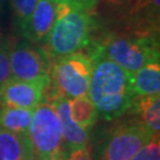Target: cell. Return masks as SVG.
<instances>
[{
    "label": "cell",
    "mask_w": 160,
    "mask_h": 160,
    "mask_svg": "<svg viewBox=\"0 0 160 160\" xmlns=\"http://www.w3.org/2000/svg\"><path fill=\"white\" fill-rule=\"evenodd\" d=\"M155 135L159 134H154L139 121L122 123L109 134L100 160H129Z\"/></svg>",
    "instance_id": "obj_7"
},
{
    "label": "cell",
    "mask_w": 160,
    "mask_h": 160,
    "mask_svg": "<svg viewBox=\"0 0 160 160\" xmlns=\"http://www.w3.org/2000/svg\"><path fill=\"white\" fill-rule=\"evenodd\" d=\"M96 25L92 12L56 2V18L43 48L53 58L80 52L90 44Z\"/></svg>",
    "instance_id": "obj_3"
},
{
    "label": "cell",
    "mask_w": 160,
    "mask_h": 160,
    "mask_svg": "<svg viewBox=\"0 0 160 160\" xmlns=\"http://www.w3.org/2000/svg\"><path fill=\"white\" fill-rule=\"evenodd\" d=\"M46 102L51 103L53 106L59 118L61 125H62V134H63V148L69 153L74 149L88 147L89 134L86 128L81 127L72 119V116L70 114L68 98L57 94Z\"/></svg>",
    "instance_id": "obj_9"
},
{
    "label": "cell",
    "mask_w": 160,
    "mask_h": 160,
    "mask_svg": "<svg viewBox=\"0 0 160 160\" xmlns=\"http://www.w3.org/2000/svg\"><path fill=\"white\" fill-rule=\"evenodd\" d=\"M125 20L133 24L159 28V0H133Z\"/></svg>",
    "instance_id": "obj_15"
},
{
    "label": "cell",
    "mask_w": 160,
    "mask_h": 160,
    "mask_svg": "<svg viewBox=\"0 0 160 160\" xmlns=\"http://www.w3.org/2000/svg\"><path fill=\"white\" fill-rule=\"evenodd\" d=\"M51 64V57L43 46L26 39L12 45L10 52L12 78L26 82H50Z\"/></svg>",
    "instance_id": "obj_5"
},
{
    "label": "cell",
    "mask_w": 160,
    "mask_h": 160,
    "mask_svg": "<svg viewBox=\"0 0 160 160\" xmlns=\"http://www.w3.org/2000/svg\"><path fill=\"white\" fill-rule=\"evenodd\" d=\"M68 101L69 107H70V114L81 127L87 129L96 123L98 120V113L95 104L92 103L88 95L71 98Z\"/></svg>",
    "instance_id": "obj_16"
},
{
    "label": "cell",
    "mask_w": 160,
    "mask_h": 160,
    "mask_svg": "<svg viewBox=\"0 0 160 160\" xmlns=\"http://www.w3.org/2000/svg\"><path fill=\"white\" fill-rule=\"evenodd\" d=\"M4 4H5V0H0V12H1L2 7H4Z\"/></svg>",
    "instance_id": "obj_24"
},
{
    "label": "cell",
    "mask_w": 160,
    "mask_h": 160,
    "mask_svg": "<svg viewBox=\"0 0 160 160\" xmlns=\"http://www.w3.org/2000/svg\"><path fill=\"white\" fill-rule=\"evenodd\" d=\"M50 82L26 81L11 78L0 88V106L34 109L44 101V92Z\"/></svg>",
    "instance_id": "obj_8"
},
{
    "label": "cell",
    "mask_w": 160,
    "mask_h": 160,
    "mask_svg": "<svg viewBox=\"0 0 160 160\" xmlns=\"http://www.w3.org/2000/svg\"><path fill=\"white\" fill-rule=\"evenodd\" d=\"M13 43L0 38V88L12 78L10 52Z\"/></svg>",
    "instance_id": "obj_18"
},
{
    "label": "cell",
    "mask_w": 160,
    "mask_h": 160,
    "mask_svg": "<svg viewBox=\"0 0 160 160\" xmlns=\"http://www.w3.org/2000/svg\"><path fill=\"white\" fill-rule=\"evenodd\" d=\"M0 38H1V36H0Z\"/></svg>",
    "instance_id": "obj_26"
},
{
    "label": "cell",
    "mask_w": 160,
    "mask_h": 160,
    "mask_svg": "<svg viewBox=\"0 0 160 160\" xmlns=\"http://www.w3.org/2000/svg\"><path fill=\"white\" fill-rule=\"evenodd\" d=\"M33 155L29 135L0 127V160H26Z\"/></svg>",
    "instance_id": "obj_11"
},
{
    "label": "cell",
    "mask_w": 160,
    "mask_h": 160,
    "mask_svg": "<svg viewBox=\"0 0 160 160\" xmlns=\"http://www.w3.org/2000/svg\"><path fill=\"white\" fill-rule=\"evenodd\" d=\"M92 76V59L88 53L74 52L55 58L51 64L49 88L71 100L86 96Z\"/></svg>",
    "instance_id": "obj_4"
},
{
    "label": "cell",
    "mask_w": 160,
    "mask_h": 160,
    "mask_svg": "<svg viewBox=\"0 0 160 160\" xmlns=\"http://www.w3.org/2000/svg\"><path fill=\"white\" fill-rule=\"evenodd\" d=\"M106 1L115 7H127L133 2V0H106Z\"/></svg>",
    "instance_id": "obj_23"
},
{
    "label": "cell",
    "mask_w": 160,
    "mask_h": 160,
    "mask_svg": "<svg viewBox=\"0 0 160 160\" xmlns=\"http://www.w3.org/2000/svg\"><path fill=\"white\" fill-rule=\"evenodd\" d=\"M37 2L38 0H11L12 10L16 19V26L19 34L23 36Z\"/></svg>",
    "instance_id": "obj_17"
},
{
    "label": "cell",
    "mask_w": 160,
    "mask_h": 160,
    "mask_svg": "<svg viewBox=\"0 0 160 160\" xmlns=\"http://www.w3.org/2000/svg\"><path fill=\"white\" fill-rule=\"evenodd\" d=\"M89 53H100L131 74L151 62L159 61V28L125 20L122 26L92 34Z\"/></svg>",
    "instance_id": "obj_1"
},
{
    "label": "cell",
    "mask_w": 160,
    "mask_h": 160,
    "mask_svg": "<svg viewBox=\"0 0 160 160\" xmlns=\"http://www.w3.org/2000/svg\"><path fill=\"white\" fill-rule=\"evenodd\" d=\"M26 160H37V157L33 155V157H31V158H29V159H26Z\"/></svg>",
    "instance_id": "obj_25"
},
{
    "label": "cell",
    "mask_w": 160,
    "mask_h": 160,
    "mask_svg": "<svg viewBox=\"0 0 160 160\" xmlns=\"http://www.w3.org/2000/svg\"><path fill=\"white\" fill-rule=\"evenodd\" d=\"M67 160H92V152L88 147L74 149L68 153Z\"/></svg>",
    "instance_id": "obj_21"
},
{
    "label": "cell",
    "mask_w": 160,
    "mask_h": 160,
    "mask_svg": "<svg viewBox=\"0 0 160 160\" xmlns=\"http://www.w3.org/2000/svg\"><path fill=\"white\" fill-rule=\"evenodd\" d=\"M129 112L138 118L140 123L146 126L154 134L160 131V96H135Z\"/></svg>",
    "instance_id": "obj_12"
},
{
    "label": "cell",
    "mask_w": 160,
    "mask_h": 160,
    "mask_svg": "<svg viewBox=\"0 0 160 160\" xmlns=\"http://www.w3.org/2000/svg\"><path fill=\"white\" fill-rule=\"evenodd\" d=\"M32 115L33 109L0 106V127L14 133L29 135Z\"/></svg>",
    "instance_id": "obj_14"
},
{
    "label": "cell",
    "mask_w": 160,
    "mask_h": 160,
    "mask_svg": "<svg viewBox=\"0 0 160 160\" xmlns=\"http://www.w3.org/2000/svg\"><path fill=\"white\" fill-rule=\"evenodd\" d=\"M56 18V1L55 0H38L37 5L29 19L23 38L44 46L52 24Z\"/></svg>",
    "instance_id": "obj_10"
},
{
    "label": "cell",
    "mask_w": 160,
    "mask_h": 160,
    "mask_svg": "<svg viewBox=\"0 0 160 160\" xmlns=\"http://www.w3.org/2000/svg\"><path fill=\"white\" fill-rule=\"evenodd\" d=\"M29 139L36 157L51 155L63 149L62 125L51 103L42 102L33 109Z\"/></svg>",
    "instance_id": "obj_6"
},
{
    "label": "cell",
    "mask_w": 160,
    "mask_h": 160,
    "mask_svg": "<svg viewBox=\"0 0 160 160\" xmlns=\"http://www.w3.org/2000/svg\"><path fill=\"white\" fill-rule=\"evenodd\" d=\"M88 55L92 59L88 96L103 120L119 119L129 112L135 98L133 74L100 53Z\"/></svg>",
    "instance_id": "obj_2"
},
{
    "label": "cell",
    "mask_w": 160,
    "mask_h": 160,
    "mask_svg": "<svg viewBox=\"0 0 160 160\" xmlns=\"http://www.w3.org/2000/svg\"><path fill=\"white\" fill-rule=\"evenodd\" d=\"M133 90L135 96L160 94V63L151 62L133 74Z\"/></svg>",
    "instance_id": "obj_13"
},
{
    "label": "cell",
    "mask_w": 160,
    "mask_h": 160,
    "mask_svg": "<svg viewBox=\"0 0 160 160\" xmlns=\"http://www.w3.org/2000/svg\"><path fill=\"white\" fill-rule=\"evenodd\" d=\"M67 157H68V152L63 148L55 154L37 157V160H67Z\"/></svg>",
    "instance_id": "obj_22"
},
{
    "label": "cell",
    "mask_w": 160,
    "mask_h": 160,
    "mask_svg": "<svg viewBox=\"0 0 160 160\" xmlns=\"http://www.w3.org/2000/svg\"><path fill=\"white\" fill-rule=\"evenodd\" d=\"M55 1L62 2V4H68V5L77 7L80 10H83V11L92 12L96 8L100 0H55Z\"/></svg>",
    "instance_id": "obj_20"
},
{
    "label": "cell",
    "mask_w": 160,
    "mask_h": 160,
    "mask_svg": "<svg viewBox=\"0 0 160 160\" xmlns=\"http://www.w3.org/2000/svg\"><path fill=\"white\" fill-rule=\"evenodd\" d=\"M129 160H160V142L159 135L152 138L148 143L138 152Z\"/></svg>",
    "instance_id": "obj_19"
}]
</instances>
